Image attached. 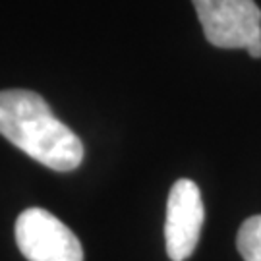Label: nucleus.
Instances as JSON below:
<instances>
[{
  "label": "nucleus",
  "instance_id": "obj_5",
  "mask_svg": "<svg viewBox=\"0 0 261 261\" xmlns=\"http://www.w3.org/2000/svg\"><path fill=\"white\" fill-rule=\"evenodd\" d=\"M244 261H261V215L246 219L236 238Z\"/></svg>",
  "mask_w": 261,
  "mask_h": 261
},
{
  "label": "nucleus",
  "instance_id": "obj_2",
  "mask_svg": "<svg viewBox=\"0 0 261 261\" xmlns=\"http://www.w3.org/2000/svg\"><path fill=\"white\" fill-rule=\"evenodd\" d=\"M205 39L217 48H246L261 58V10L255 0H192Z\"/></svg>",
  "mask_w": 261,
  "mask_h": 261
},
{
  "label": "nucleus",
  "instance_id": "obj_1",
  "mask_svg": "<svg viewBox=\"0 0 261 261\" xmlns=\"http://www.w3.org/2000/svg\"><path fill=\"white\" fill-rule=\"evenodd\" d=\"M0 134L29 157L56 172H70L84 161V143L41 95L25 89L0 91Z\"/></svg>",
  "mask_w": 261,
  "mask_h": 261
},
{
  "label": "nucleus",
  "instance_id": "obj_3",
  "mask_svg": "<svg viewBox=\"0 0 261 261\" xmlns=\"http://www.w3.org/2000/svg\"><path fill=\"white\" fill-rule=\"evenodd\" d=\"M16 244L29 261H84V248L55 215L31 207L16 221Z\"/></svg>",
  "mask_w": 261,
  "mask_h": 261
},
{
  "label": "nucleus",
  "instance_id": "obj_4",
  "mask_svg": "<svg viewBox=\"0 0 261 261\" xmlns=\"http://www.w3.org/2000/svg\"><path fill=\"white\" fill-rule=\"evenodd\" d=\"M205 219L201 192L194 180L180 178L170 188L165 221V244L172 261H186L199 242Z\"/></svg>",
  "mask_w": 261,
  "mask_h": 261
}]
</instances>
